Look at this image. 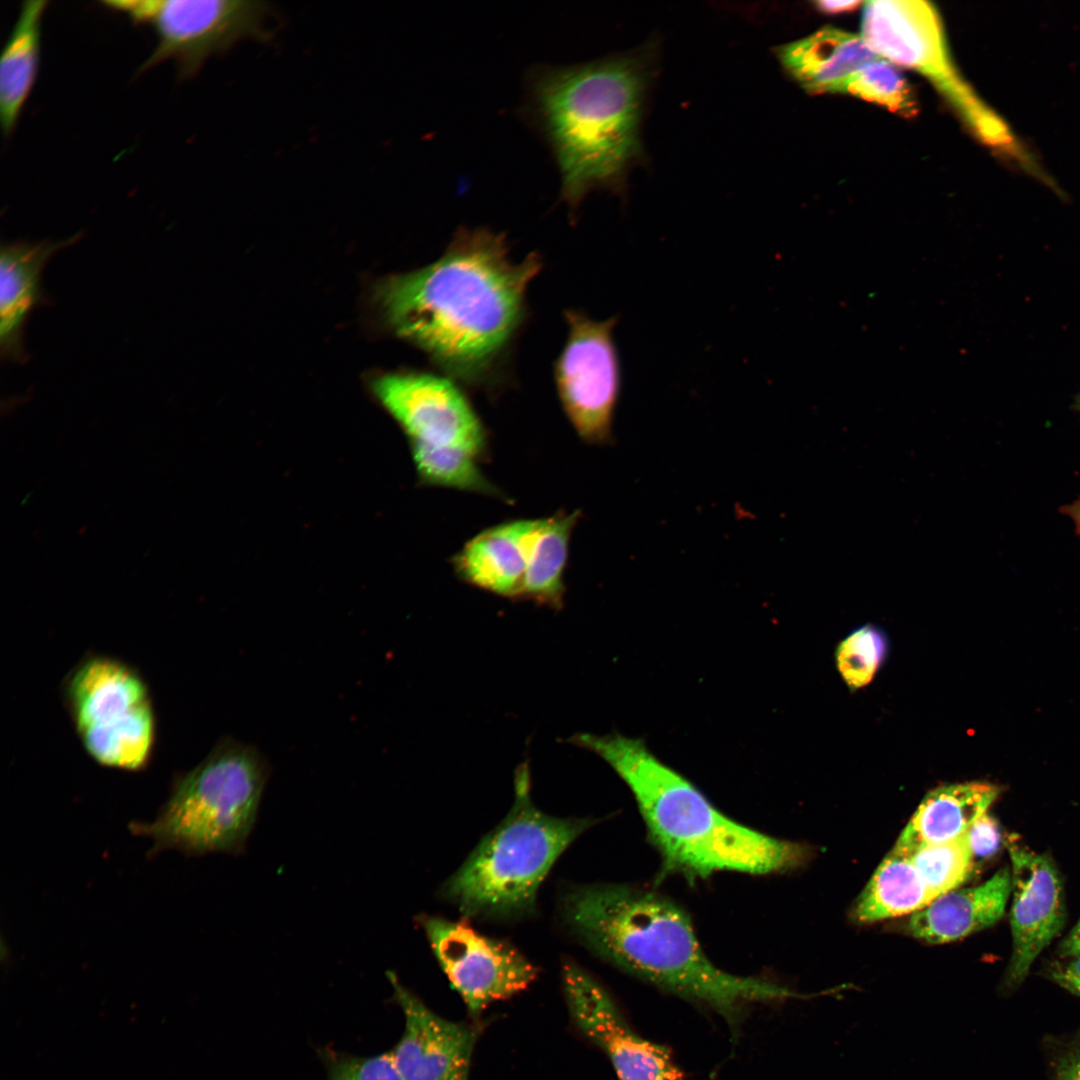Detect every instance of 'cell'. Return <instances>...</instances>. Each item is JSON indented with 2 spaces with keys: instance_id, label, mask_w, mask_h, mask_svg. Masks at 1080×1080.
Here are the masks:
<instances>
[{
  "instance_id": "cell-1",
  "label": "cell",
  "mask_w": 1080,
  "mask_h": 1080,
  "mask_svg": "<svg viewBox=\"0 0 1080 1080\" xmlns=\"http://www.w3.org/2000/svg\"><path fill=\"white\" fill-rule=\"evenodd\" d=\"M502 233L461 228L433 263L391 276L378 300L391 329L447 376L488 386L526 313V294L542 268L536 252L514 262Z\"/></svg>"
},
{
  "instance_id": "cell-2",
  "label": "cell",
  "mask_w": 1080,
  "mask_h": 1080,
  "mask_svg": "<svg viewBox=\"0 0 1080 1080\" xmlns=\"http://www.w3.org/2000/svg\"><path fill=\"white\" fill-rule=\"evenodd\" d=\"M562 912L594 953L665 992L715 1011L732 1033L751 1005L795 996L774 983L715 966L687 913L653 890L626 884L577 886L564 895Z\"/></svg>"
},
{
  "instance_id": "cell-3",
  "label": "cell",
  "mask_w": 1080,
  "mask_h": 1080,
  "mask_svg": "<svg viewBox=\"0 0 1080 1080\" xmlns=\"http://www.w3.org/2000/svg\"><path fill=\"white\" fill-rule=\"evenodd\" d=\"M571 744L604 760L631 791L665 872L689 879L721 871L770 874L791 868L803 848L720 812L691 781L639 738L577 733Z\"/></svg>"
},
{
  "instance_id": "cell-4",
  "label": "cell",
  "mask_w": 1080,
  "mask_h": 1080,
  "mask_svg": "<svg viewBox=\"0 0 1080 1080\" xmlns=\"http://www.w3.org/2000/svg\"><path fill=\"white\" fill-rule=\"evenodd\" d=\"M645 82L632 57L531 72L529 110L551 146L571 210L592 189L615 186L639 153Z\"/></svg>"
},
{
  "instance_id": "cell-5",
  "label": "cell",
  "mask_w": 1080,
  "mask_h": 1080,
  "mask_svg": "<svg viewBox=\"0 0 1080 1080\" xmlns=\"http://www.w3.org/2000/svg\"><path fill=\"white\" fill-rule=\"evenodd\" d=\"M530 792V769L523 762L515 770L511 809L442 885L441 896L465 918L507 921L534 913L550 869L591 826L590 819L544 813Z\"/></svg>"
},
{
  "instance_id": "cell-6",
  "label": "cell",
  "mask_w": 1080,
  "mask_h": 1080,
  "mask_svg": "<svg viewBox=\"0 0 1080 1080\" xmlns=\"http://www.w3.org/2000/svg\"><path fill=\"white\" fill-rule=\"evenodd\" d=\"M268 767L252 746L228 740L182 777L158 817L132 832L154 841L153 852L240 854L253 829Z\"/></svg>"
},
{
  "instance_id": "cell-7",
  "label": "cell",
  "mask_w": 1080,
  "mask_h": 1080,
  "mask_svg": "<svg viewBox=\"0 0 1080 1080\" xmlns=\"http://www.w3.org/2000/svg\"><path fill=\"white\" fill-rule=\"evenodd\" d=\"M861 36L881 58L927 77L985 145L1023 171L1036 158L1007 122L960 76L949 56L936 8L923 0L864 2Z\"/></svg>"
},
{
  "instance_id": "cell-8",
  "label": "cell",
  "mask_w": 1080,
  "mask_h": 1080,
  "mask_svg": "<svg viewBox=\"0 0 1080 1080\" xmlns=\"http://www.w3.org/2000/svg\"><path fill=\"white\" fill-rule=\"evenodd\" d=\"M107 9L151 27L157 44L137 70L171 60L180 80L195 76L208 58L236 43L270 34L272 10L252 0H105Z\"/></svg>"
},
{
  "instance_id": "cell-9",
  "label": "cell",
  "mask_w": 1080,
  "mask_h": 1080,
  "mask_svg": "<svg viewBox=\"0 0 1080 1080\" xmlns=\"http://www.w3.org/2000/svg\"><path fill=\"white\" fill-rule=\"evenodd\" d=\"M67 693L82 743L95 760L124 769L145 764L154 720L136 672L109 658H91L72 674Z\"/></svg>"
},
{
  "instance_id": "cell-10",
  "label": "cell",
  "mask_w": 1080,
  "mask_h": 1080,
  "mask_svg": "<svg viewBox=\"0 0 1080 1080\" xmlns=\"http://www.w3.org/2000/svg\"><path fill=\"white\" fill-rule=\"evenodd\" d=\"M568 334L554 363L562 408L578 436L591 445L613 440V418L622 384L614 330L618 316L599 321L579 310L564 312Z\"/></svg>"
},
{
  "instance_id": "cell-11",
  "label": "cell",
  "mask_w": 1080,
  "mask_h": 1080,
  "mask_svg": "<svg viewBox=\"0 0 1080 1080\" xmlns=\"http://www.w3.org/2000/svg\"><path fill=\"white\" fill-rule=\"evenodd\" d=\"M449 376L431 372L388 373L373 391L407 437L410 451L457 449L478 459L488 450L487 431L470 400Z\"/></svg>"
},
{
  "instance_id": "cell-12",
  "label": "cell",
  "mask_w": 1080,
  "mask_h": 1080,
  "mask_svg": "<svg viewBox=\"0 0 1080 1080\" xmlns=\"http://www.w3.org/2000/svg\"><path fill=\"white\" fill-rule=\"evenodd\" d=\"M433 954L468 1012L479 1016L535 981L537 967L511 943L475 930L466 920L417 917Z\"/></svg>"
},
{
  "instance_id": "cell-13",
  "label": "cell",
  "mask_w": 1080,
  "mask_h": 1080,
  "mask_svg": "<svg viewBox=\"0 0 1080 1080\" xmlns=\"http://www.w3.org/2000/svg\"><path fill=\"white\" fill-rule=\"evenodd\" d=\"M568 1011L577 1029L609 1058L619 1080H683L670 1050L641 1037L607 990L572 961L562 966Z\"/></svg>"
},
{
  "instance_id": "cell-14",
  "label": "cell",
  "mask_w": 1080,
  "mask_h": 1080,
  "mask_svg": "<svg viewBox=\"0 0 1080 1080\" xmlns=\"http://www.w3.org/2000/svg\"><path fill=\"white\" fill-rule=\"evenodd\" d=\"M1011 861L1010 925L1012 954L1003 979L1006 991L1018 988L1066 921L1061 875L1047 854L1029 849L1017 835L1006 838Z\"/></svg>"
},
{
  "instance_id": "cell-15",
  "label": "cell",
  "mask_w": 1080,
  "mask_h": 1080,
  "mask_svg": "<svg viewBox=\"0 0 1080 1080\" xmlns=\"http://www.w3.org/2000/svg\"><path fill=\"white\" fill-rule=\"evenodd\" d=\"M393 998L404 1015V1031L390 1054L404 1080H469L479 1035L474 1025L442 1018L386 972Z\"/></svg>"
},
{
  "instance_id": "cell-16",
  "label": "cell",
  "mask_w": 1080,
  "mask_h": 1080,
  "mask_svg": "<svg viewBox=\"0 0 1080 1080\" xmlns=\"http://www.w3.org/2000/svg\"><path fill=\"white\" fill-rule=\"evenodd\" d=\"M81 234L53 242L16 241L3 244L0 253V353L7 362L25 364V325L37 306L48 302L41 289L46 263L58 251L74 245Z\"/></svg>"
},
{
  "instance_id": "cell-17",
  "label": "cell",
  "mask_w": 1080,
  "mask_h": 1080,
  "mask_svg": "<svg viewBox=\"0 0 1080 1080\" xmlns=\"http://www.w3.org/2000/svg\"><path fill=\"white\" fill-rule=\"evenodd\" d=\"M536 521H508L475 535L452 558L456 575L487 592L520 598Z\"/></svg>"
},
{
  "instance_id": "cell-18",
  "label": "cell",
  "mask_w": 1080,
  "mask_h": 1080,
  "mask_svg": "<svg viewBox=\"0 0 1080 1080\" xmlns=\"http://www.w3.org/2000/svg\"><path fill=\"white\" fill-rule=\"evenodd\" d=\"M784 69L807 92L845 93L853 77L882 59L861 35L825 26L777 49Z\"/></svg>"
},
{
  "instance_id": "cell-19",
  "label": "cell",
  "mask_w": 1080,
  "mask_h": 1080,
  "mask_svg": "<svg viewBox=\"0 0 1080 1080\" xmlns=\"http://www.w3.org/2000/svg\"><path fill=\"white\" fill-rule=\"evenodd\" d=\"M1011 893L1010 867L999 869L984 883L954 889L936 897L909 918L912 936L939 944L955 941L995 924L1003 916Z\"/></svg>"
},
{
  "instance_id": "cell-20",
  "label": "cell",
  "mask_w": 1080,
  "mask_h": 1080,
  "mask_svg": "<svg viewBox=\"0 0 1080 1080\" xmlns=\"http://www.w3.org/2000/svg\"><path fill=\"white\" fill-rule=\"evenodd\" d=\"M998 793V787L977 782L934 789L923 798L894 847L910 853L920 845L964 835Z\"/></svg>"
},
{
  "instance_id": "cell-21",
  "label": "cell",
  "mask_w": 1080,
  "mask_h": 1080,
  "mask_svg": "<svg viewBox=\"0 0 1080 1080\" xmlns=\"http://www.w3.org/2000/svg\"><path fill=\"white\" fill-rule=\"evenodd\" d=\"M48 2L28 0L21 5L18 18L3 47L0 59V122L2 133L14 132L36 79L41 21Z\"/></svg>"
},
{
  "instance_id": "cell-22",
  "label": "cell",
  "mask_w": 1080,
  "mask_h": 1080,
  "mask_svg": "<svg viewBox=\"0 0 1080 1080\" xmlns=\"http://www.w3.org/2000/svg\"><path fill=\"white\" fill-rule=\"evenodd\" d=\"M579 511L537 519L520 599L559 609L565 593L564 572Z\"/></svg>"
},
{
  "instance_id": "cell-23",
  "label": "cell",
  "mask_w": 1080,
  "mask_h": 1080,
  "mask_svg": "<svg viewBox=\"0 0 1080 1080\" xmlns=\"http://www.w3.org/2000/svg\"><path fill=\"white\" fill-rule=\"evenodd\" d=\"M935 898L909 855L894 847L857 898L852 914L859 922H875L913 914Z\"/></svg>"
},
{
  "instance_id": "cell-24",
  "label": "cell",
  "mask_w": 1080,
  "mask_h": 1080,
  "mask_svg": "<svg viewBox=\"0 0 1080 1080\" xmlns=\"http://www.w3.org/2000/svg\"><path fill=\"white\" fill-rule=\"evenodd\" d=\"M421 484L503 498L483 474L476 456L457 449L411 451Z\"/></svg>"
},
{
  "instance_id": "cell-25",
  "label": "cell",
  "mask_w": 1080,
  "mask_h": 1080,
  "mask_svg": "<svg viewBox=\"0 0 1080 1080\" xmlns=\"http://www.w3.org/2000/svg\"><path fill=\"white\" fill-rule=\"evenodd\" d=\"M907 854L936 897L960 886L973 868L974 856L967 833L952 840L920 845Z\"/></svg>"
},
{
  "instance_id": "cell-26",
  "label": "cell",
  "mask_w": 1080,
  "mask_h": 1080,
  "mask_svg": "<svg viewBox=\"0 0 1080 1080\" xmlns=\"http://www.w3.org/2000/svg\"><path fill=\"white\" fill-rule=\"evenodd\" d=\"M845 93L882 105L904 117H912L918 111L902 73L883 58L860 70L849 82Z\"/></svg>"
},
{
  "instance_id": "cell-27",
  "label": "cell",
  "mask_w": 1080,
  "mask_h": 1080,
  "mask_svg": "<svg viewBox=\"0 0 1080 1080\" xmlns=\"http://www.w3.org/2000/svg\"><path fill=\"white\" fill-rule=\"evenodd\" d=\"M885 653L884 636L875 627L866 625L840 643L837 667L847 685L857 689L871 681Z\"/></svg>"
},
{
  "instance_id": "cell-28",
  "label": "cell",
  "mask_w": 1080,
  "mask_h": 1080,
  "mask_svg": "<svg viewBox=\"0 0 1080 1080\" xmlns=\"http://www.w3.org/2000/svg\"><path fill=\"white\" fill-rule=\"evenodd\" d=\"M328 1080H404L390 1052L367 1056H351L325 1050Z\"/></svg>"
},
{
  "instance_id": "cell-29",
  "label": "cell",
  "mask_w": 1080,
  "mask_h": 1080,
  "mask_svg": "<svg viewBox=\"0 0 1080 1080\" xmlns=\"http://www.w3.org/2000/svg\"><path fill=\"white\" fill-rule=\"evenodd\" d=\"M1044 1048L1050 1080H1080V1027L1072 1033L1047 1038Z\"/></svg>"
},
{
  "instance_id": "cell-30",
  "label": "cell",
  "mask_w": 1080,
  "mask_h": 1080,
  "mask_svg": "<svg viewBox=\"0 0 1080 1080\" xmlns=\"http://www.w3.org/2000/svg\"><path fill=\"white\" fill-rule=\"evenodd\" d=\"M974 857L987 858L999 849L1001 834L997 822L987 813L978 818L967 831Z\"/></svg>"
},
{
  "instance_id": "cell-31",
  "label": "cell",
  "mask_w": 1080,
  "mask_h": 1080,
  "mask_svg": "<svg viewBox=\"0 0 1080 1080\" xmlns=\"http://www.w3.org/2000/svg\"><path fill=\"white\" fill-rule=\"evenodd\" d=\"M1064 959L1050 966L1047 976L1061 988L1080 997V954Z\"/></svg>"
},
{
  "instance_id": "cell-32",
  "label": "cell",
  "mask_w": 1080,
  "mask_h": 1080,
  "mask_svg": "<svg viewBox=\"0 0 1080 1080\" xmlns=\"http://www.w3.org/2000/svg\"><path fill=\"white\" fill-rule=\"evenodd\" d=\"M1080 954V918L1059 945V955L1069 958Z\"/></svg>"
},
{
  "instance_id": "cell-33",
  "label": "cell",
  "mask_w": 1080,
  "mask_h": 1080,
  "mask_svg": "<svg viewBox=\"0 0 1080 1080\" xmlns=\"http://www.w3.org/2000/svg\"><path fill=\"white\" fill-rule=\"evenodd\" d=\"M864 4L862 1H828L815 2L817 9L828 14H838L852 11Z\"/></svg>"
},
{
  "instance_id": "cell-34",
  "label": "cell",
  "mask_w": 1080,
  "mask_h": 1080,
  "mask_svg": "<svg viewBox=\"0 0 1080 1080\" xmlns=\"http://www.w3.org/2000/svg\"><path fill=\"white\" fill-rule=\"evenodd\" d=\"M1059 512L1072 519L1075 532L1080 537V497L1072 503L1060 507Z\"/></svg>"
},
{
  "instance_id": "cell-35",
  "label": "cell",
  "mask_w": 1080,
  "mask_h": 1080,
  "mask_svg": "<svg viewBox=\"0 0 1080 1080\" xmlns=\"http://www.w3.org/2000/svg\"><path fill=\"white\" fill-rule=\"evenodd\" d=\"M1077 408H1078L1079 413H1080V392H1079V395H1078V398H1077Z\"/></svg>"
}]
</instances>
